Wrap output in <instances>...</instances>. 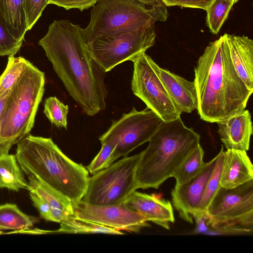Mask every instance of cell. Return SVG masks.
I'll return each instance as SVG.
<instances>
[{"instance_id": "d4e9b609", "label": "cell", "mask_w": 253, "mask_h": 253, "mask_svg": "<svg viewBox=\"0 0 253 253\" xmlns=\"http://www.w3.org/2000/svg\"><path fill=\"white\" fill-rule=\"evenodd\" d=\"M224 152L223 147L222 146L220 152L217 155V159L215 167L207 184L197 213L194 218L197 216L208 217L207 214V208L221 187L220 179L224 159Z\"/></svg>"}, {"instance_id": "30bf717a", "label": "cell", "mask_w": 253, "mask_h": 253, "mask_svg": "<svg viewBox=\"0 0 253 253\" xmlns=\"http://www.w3.org/2000/svg\"><path fill=\"white\" fill-rule=\"evenodd\" d=\"M207 214V225L211 228L237 225L253 228V179L233 188L220 187Z\"/></svg>"}, {"instance_id": "1f68e13d", "label": "cell", "mask_w": 253, "mask_h": 253, "mask_svg": "<svg viewBox=\"0 0 253 253\" xmlns=\"http://www.w3.org/2000/svg\"><path fill=\"white\" fill-rule=\"evenodd\" d=\"M97 0H49L48 4L62 7L66 10L78 9L80 11L93 7Z\"/></svg>"}, {"instance_id": "52a82bcc", "label": "cell", "mask_w": 253, "mask_h": 253, "mask_svg": "<svg viewBox=\"0 0 253 253\" xmlns=\"http://www.w3.org/2000/svg\"><path fill=\"white\" fill-rule=\"evenodd\" d=\"M142 151L123 157L89 177L86 191L81 201L94 206L124 204L137 188L136 170Z\"/></svg>"}, {"instance_id": "8fae6325", "label": "cell", "mask_w": 253, "mask_h": 253, "mask_svg": "<svg viewBox=\"0 0 253 253\" xmlns=\"http://www.w3.org/2000/svg\"><path fill=\"white\" fill-rule=\"evenodd\" d=\"M151 57L145 53L134 59L131 88L140 99L164 122L180 118L181 113L171 101L163 84L153 68Z\"/></svg>"}, {"instance_id": "836d02e7", "label": "cell", "mask_w": 253, "mask_h": 253, "mask_svg": "<svg viewBox=\"0 0 253 253\" xmlns=\"http://www.w3.org/2000/svg\"><path fill=\"white\" fill-rule=\"evenodd\" d=\"M213 0H162L166 6H180L206 10Z\"/></svg>"}, {"instance_id": "f546056e", "label": "cell", "mask_w": 253, "mask_h": 253, "mask_svg": "<svg viewBox=\"0 0 253 253\" xmlns=\"http://www.w3.org/2000/svg\"><path fill=\"white\" fill-rule=\"evenodd\" d=\"M23 42L12 36L0 17V56L14 55L20 49Z\"/></svg>"}, {"instance_id": "3957f363", "label": "cell", "mask_w": 253, "mask_h": 253, "mask_svg": "<svg viewBox=\"0 0 253 253\" xmlns=\"http://www.w3.org/2000/svg\"><path fill=\"white\" fill-rule=\"evenodd\" d=\"M15 155L25 175H37L73 204L81 201L88 171L64 154L51 138L29 134L17 143Z\"/></svg>"}, {"instance_id": "ffe728a7", "label": "cell", "mask_w": 253, "mask_h": 253, "mask_svg": "<svg viewBox=\"0 0 253 253\" xmlns=\"http://www.w3.org/2000/svg\"><path fill=\"white\" fill-rule=\"evenodd\" d=\"M0 17L12 36L23 41L28 31L24 0H0Z\"/></svg>"}, {"instance_id": "6da1fadb", "label": "cell", "mask_w": 253, "mask_h": 253, "mask_svg": "<svg viewBox=\"0 0 253 253\" xmlns=\"http://www.w3.org/2000/svg\"><path fill=\"white\" fill-rule=\"evenodd\" d=\"M71 97L94 116L105 109L106 73L91 56L82 28L68 20H54L39 42Z\"/></svg>"}, {"instance_id": "e0dca14e", "label": "cell", "mask_w": 253, "mask_h": 253, "mask_svg": "<svg viewBox=\"0 0 253 253\" xmlns=\"http://www.w3.org/2000/svg\"><path fill=\"white\" fill-rule=\"evenodd\" d=\"M231 62L237 73L247 86L253 90V41L245 36L225 34Z\"/></svg>"}, {"instance_id": "f1b7e54d", "label": "cell", "mask_w": 253, "mask_h": 253, "mask_svg": "<svg viewBox=\"0 0 253 253\" xmlns=\"http://www.w3.org/2000/svg\"><path fill=\"white\" fill-rule=\"evenodd\" d=\"M101 144L100 150L86 168L92 174L111 165V156L117 145V142L112 139L106 140Z\"/></svg>"}, {"instance_id": "277c9868", "label": "cell", "mask_w": 253, "mask_h": 253, "mask_svg": "<svg viewBox=\"0 0 253 253\" xmlns=\"http://www.w3.org/2000/svg\"><path fill=\"white\" fill-rule=\"evenodd\" d=\"M201 136L180 118L161 124L149 140L135 172L137 188L158 189L189 153L200 144Z\"/></svg>"}, {"instance_id": "8d00e7d4", "label": "cell", "mask_w": 253, "mask_h": 253, "mask_svg": "<svg viewBox=\"0 0 253 253\" xmlns=\"http://www.w3.org/2000/svg\"><path fill=\"white\" fill-rule=\"evenodd\" d=\"M149 7H161L165 5L162 0H135Z\"/></svg>"}, {"instance_id": "4fadbf2b", "label": "cell", "mask_w": 253, "mask_h": 253, "mask_svg": "<svg viewBox=\"0 0 253 253\" xmlns=\"http://www.w3.org/2000/svg\"><path fill=\"white\" fill-rule=\"evenodd\" d=\"M217 156L206 163L203 170L186 183L175 185L171 192L172 204L184 221L193 223L208 181L214 169Z\"/></svg>"}, {"instance_id": "ac0fdd59", "label": "cell", "mask_w": 253, "mask_h": 253, "mask_svg": "<svg viewBox=\"0 0 253 253\" xmlns=\"http://www.w3.org/2000/svg\"><path fill=\"white\" fill-rule=\"evenodd\" d=\"M224 153L221 187L233 188L253 179V166L246 151L230 149Z\"/></svg>"}, {"instance_id": "9c48e42d", "label": "cell", "mask_w": 253, "mask_h": 253, "mask_svg": "<svg viewBox=\"0 0 253 253\" xmlns=\"http://www.w3.org/2000/svg\"><path fill=\"white\" fill-rule=\"evenodd\" d=\"M163 122L147 107L141 111L133 107L130 112L113 121L108 130L99 137L101 143L109 139L117 142L111 156V164L120 157L127 156L134 149L148 142Z\"/></svg>"}, {"instance_id": "4dcf8cb0", "label": "cell", "mask_w": 253, "mask_h": 253, "mask_svg": "<svg viewBox=\"0 0 253 253\" xmlns=\"http://www.w3.org/2000/svg\"><path fill=\"white\" fill-rule=\"evenodd\" d=\"M48 1L49 0H24L28 30L32 29L41 17Z\"/></svg>"}, {"instance_id": "603a6c76", "label": "cell", "mask_w": 253, "mask_h": 253, "mask_svg": "<svg viewBox=\"0 0 253 253\" xmlns=\"http://www.w3.org/2000/svg\"><path fill=\"white\" fill-rule=\"evenodd\" d=\"M204 151L200 144L186 156L172 177L176 180V185H180L197 176L204 169Z\"/></svg>"}, {"instance_id": "44dd1931", "label": "cell", "mask_w": 253, "mask_h": 253, "mask_svg": "<svg viewBox=\"0 0 253 253\" xmlns=\"http://www.w3.org/2000/svg\"><path fill=\"white\" fill-rule=\"evenodd\" d=\"M29 187L15 155L0 154V188L18 192L23 189L28 190Z\"/></svg>"}, {"instance_id": "7a4b0ae2", "label": "cell", "mask_w": 253, "mask_h": 253, "mask_svg": "<svg viewBox=\"0 0 253 253\" xmlns=\"http://www.w3.org/2000/svg\"><path fill=\"white\" fill-rule=\"evenodd\" d=\"M194 73L202 120L217 123L246 109L253 90L235 71L222 36L206 47Z\"/></svg>"}, {"instance_id": "d6986e66", "label": "cell", "mask_w": 253, "mask_h": 253, "mask_svg": "<svg viewBox=\"0 0 253 253\" xmlns=\"http://www.w3.org/2000/svg\"><path fill=\"white\" fill-rule=\"evenodd\" d=\"M32 191L43 199L50 206L55 222L60 223L75 216L73 204L67 197L49 186L36 175L27 176Z\"/></svg>"}, {"instance_id": "e575fe53", "label": "cell", "mask_w": 253, "mask_h": 253, "mask_svg": "<svg viewBox=\"0 0 253 253\" xmlns=\"http://www.w3.org/2000/svg\"><path fill=\"white\" fill-rule=\"evenodd\" d=\"M212 234L220 235H252L253 228H250L237 225H222L211 228Z\"/></svg>"}, {"instance_id": "d590c367", "label": "cell", "mask_w": 253, "mask_h": 253, "mask_svg": "<svg viewBox=\"0 0 253 253\" xmlns=\"http://www.w3.org/2000/svg\"><path fill=\"white\" fill-rule=\"evenodd\" d=\"M10 90L4 92L3 95L0 97V154H2L1 148V116L3 109L6 104L7 98L9 94Z\"/></svg>"}, {"instance_id": "5bb4252c", "label": "cell", "mask_w": 253, "mask_h": 253, "mask_svg": "<svg viewBox=\"0 0 253 253\" xmlns=\"http://www.w3.org/2000/svg\"><path fill=\"white\" fill-rule=\"evenodd\" d=\"M150 62L176 109L181 113L196 110L198 99L194 81H189L160 67L151 57Z\"/></svg>"}, {"instance_id": "5b68a950", "label": "cell", "mask_w": 253, "mask_h": 253, "mask_svg": "<svg viewBox=\"0 0 253 253\" xmlns=\"http://www.w3.org/2000/svg\"><path fill=\"white\" fill-rule=\"evenodd\" d=\"M44 73L29 63L11 88L1 116L2 154L29 134L44 91Z\"/></svg>"}, {"instance_id": "8992f818", "label": "cell", "mask_w": 253, "mask_h": 253, "mask_svg": "<svg viewBox=\"0 0 253 253\" xmlns=\"http://www.w3.org/2000/svg\"><path fill=\"white\" fill-rule=\"evenodd\" d=\"M166 5L149 7L135 0H97L82 33L86 44L96 38L155 26L168 17Z\"/></svg>"}, {"instance_id": "484cf974", "label": "cell", "mask_w": 253, "mask_h": 253, "mask_svg": "<svg viewBox=\"0 0 253 253\" xmlns=\"http://www.w3.org/2000/svg\"><path fill=\"white\" fill-rule=\"evenodd\" d=\"M238 0H213L206 10L207 25L211 32L217 34L232 6Z\"/></svg>"}, {"instance_id": "7402d4cb", "label": "cell", "mask_w": 253, "mask_h": 253, "mask_svg": "<svg viewBox=\"0 0 253 253\" xmlns=\"http://www.w3.org/2000/svg\"><path fill=\"white\" fill-rule=\"evenodd\" d=\"M39 221L37 217L23 212L16 204L0 205V231H10L7 234L29 229Z\"/></svg>"}, {"instance_id": "2e32d148", "label": "cell", "mask_w": 253, "mask_h": 253, "mask_svg": "<svg viewBox=\"0 0 253 253\" xmlns=\"http://www.w3.org/2000/svg\"><path fill=\"white\" fill-rule=\"evenodd\" d=\"M217 124V133L226 150L246 152L249 150L253 127L248 110L245 109Z\"/></svg>"}, {"instance_id": "d6a6232c", "label": "cell", "mask_w": 253, "mask_h": 253, "mask_svg": "<svg viewBox=\"0 0 253 253\" xmlns=\"http://www.w3.org/2000/svg\"><path fill=\"white\" fill-rule=\"evenodd\" d=\"M29 192L30 198L34 206L39 212L40 217L45 220L55 222L49 205L41 197L32 191Z\"/></svg>"}, {"instance_id": "9a60e30c", "label": "cell", "mask_w": 253, "mask_h": 253, "mask_svg": "<svg viewBox=\"0 0 253 253\" xmlns=\"http://www.w3.org/2000/svg\"><path fill=\"white\" fill-rule=\"evenodd\" d=\"M130 210L141 214L147 221H151L166 229L174 222L173 208L169 201L134 191L124 202Z\"/></svg>"}, {"instance_id": "7c38bea8", "label": "cell", "mask_w": 253, "mask_h": 253, "mask_svg": "<svg viewBox=\"0 0 253 253\" xmlns=\"http://www.w3.org/2000/svg\"><path fill=\"white\" fill-rule=\"evenodd\" d=\"M75 216L118 230L138 232L149 224L143 216L124 204L112 206H94L80 201L73 204Z\"/></svg>"}, {"instance_id": "cb8c5ba5", "label": "cell", "mask_w": 253, "mask_h": 253, "mask_svg": "<svg viewBox=\"0 0 253 253\" xmlns=\"http://www.w3.org/2000/svg\"><path fill=\"white\" fill-rule=\"evenodd\" d=\"M60 224V227L55 230V233L124 234L116 229L76 216L69 218Z\"/></svg>"}, {"instance_id": "ba28073f", "label": "cell", "mask_w": 253, "mask_h": 253, "mask_svg": "<svg viewBox=\"0 0 253 253\" xmlns=\"http://www.w3.org/2000/svg\"><path fill=\"white\" fill-rule=\"evenodd\" d=\"M156 37L155 26L135 31L99 37L87 44L93 60L107 73L120 64L132 61L153 46Z\"/></svg>"}, {"instance_id": "4316f807", "label": "cell", "mask_w": 253, "mask_h": 253, "mask_svg": "<svg viewBox=\"0 0 253 253\" xmlns=\"http://www.w3.org/2000/svg\"><path fill=\"white\" fill-rule=\"evenodd\" d=\"M29 63L21 56H8L6 67L0 76V97L11 89Z\"/></svg>"}, {"instance_id": "83f0119b", "label": "cell", "mask_w": 253, "mask_h": 253, "mask_svg": "<svg viewBox=\"0 0 253 253\" xmlns=\"http://www.w3.org/2000/svg\"><path fill=\"white\" fill-rule=\"evenodd\" d=\"M69 106L55 96L45 99L43 113L51 124L58 127L67 128Z\"/></svg>"}]
</instances>
